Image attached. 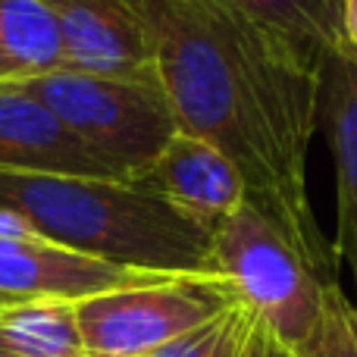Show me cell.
I'll return each mask as SVG.
<instances>
[{"label":"cell","mask_w":357,"mask_h":357,"mask_svg":"<svg viewBox=\"0 0 357 357\" xmlns=\"http://www.w3.org/2000/svg\"><path fill=\"white\" fill-rule=\"evenodd\" d=\"M142 19L178 132L220 148L304 264L339 285V254L310 204L323 66L229 0H126Z\"/></svg>","instance_id":"obj_1"},{"label":"cell","mask_w":357,"mask_h":357,"mask_svg":"<svg viewBox=\"0 0 357 357\" xmlns=\"http://www.w3.org/2000/svg\"><path fill=\"white\" fill-rule=\"evenodd\" d=\"M0 207L82 257L163 276H216L213 229L142 185L0 173Z\"/></svg>","instance_id":"obj_2"},{"label":"cell","mask_w":357,"mask_h":357,"mask_svg":"<svg viewBox=\"0 0 357 357\" xmlns=\"http://www.w3.org/2000/svg\"><path fill=\"white\" fill-rule=\"evenodd\" d=\"M16 85L35 94L116 182L138 185L178 135V119L157 75L104 79L47 73Z\"/></svg>","instance_id":"obj_3"},{"label":"cell","mask_w":357,"mask_h":357,"mask_svg":"<svg viewBox=\"0 0 357 357\" xmlns=\"http://www.w3.org/2000/svg\"><path fill=\"white\" fill-rule=\"evenodd\" d=\"M213 273L232 285L260 333L289 354L317 335L333 285L248 201L213 229Z\"/></svg>","instance_id":"obj_4"},{"label":"cell","mask_w":357,"mask_h":357,"mask_svg":"<svg viewBox=\"0 0 357 357\" xmlns=\"http://www.w3.org/2000/svg\"><path fill=\"white\" fill-rule=\"evenodd\" d=\"M241 304L220 276H173L75 301L85 357H151Z\"/></svg>","instance_id":"obj_5"},{"label":"cell","mask_w":357,"mask_h":357,"mask_svg":"<svg viewBox=\"0 0 357 357\" xmlns=\"http://www.w3.org/2000/svg\"><path fill=\"white\" fill-rule=\"evenodd\" d=\"M63 47L60 73L154 79L148 31L126 0H44Z\"/></svg>","instance_id":"obj_6"},{"label":"cell","mask_w":357,"mask_h":357,"mask_svg":"<svg viewBox=\"0 0 357 357\" xmlns=\"http://www.w3.org/2000/svg\"><path fill=\"white\" fill-rule=\"evenodd\" d=\"M160 279L173 276L126 270L104 260L82 257L44 238H0V298L3 301L60 298V301L75 304L100 291L148 285Z\"/></svg>","instance_id":"obj_7"},{"label":"cell","mask_w":357,"mask_h":357,"mask_svg":"<svg viewBox=\"0 0 357 357\" xmlns=\"http://www.w3.org/2000/svg\"><path fill=\"white\" fill-rule=\"evenodd\" d=\"M0 173L110 178L73 132L16 82L0 85Z\"/></svg>","instance_id":"obj_8"},{"label":"cell","mask_w":357,"mask_h":357,"mask_svg":"<svg viewBox=\"0 0 357 357\" xmlns=\"http://www.w3.org/2000/svg\"><path fill=\"white\" fill-rule=\"evenodd\" d=\"M138 185L210 229L245 204V178L235 163L210 142L185 132L167 144Z\"/></svg>","instance_id":"obj_9"},{"label":"cell","mask_w":357,"mask_h":357,"mask_svg":"<svg viewBox=\"0 0 357 357\" xmlns=\"http://www.w3.org/2000/svg\"><path fill=\"white\" fill-rule=\"evenodd\" d=\"M320 129L335 163L339 191V232L335 254L354 276L357 304V56L351 50L333 54L320 75Z\"/></svg>","instance_id":"obj_10"},{"label":"cell","mask_w":357,"mask_h":357,"mask_svg":"<svg viewBox=\"0 0 357 357\" xmlns=\"http://www.w3.org/2000/svg\"><path fill=\"white\" fill-rule=\"evenodd\" d=\"M60 69V35L44 0H0V85Z\"/></svg>","instance_id":"obj_11"},{"label":"cell","mask_w":357,"mask_h":357,"mask_svg":"<svg viewBox=\"0 0 357 357\" xmlns=\"http://www.w3.org/2000/svg\"><path fill=\"white\" fill-rule=\"evenodd\" d=\"M0 357H85L75 304L60 298L0 304Z\"/></svg>","instance_id":"obj_12"},{"label":"cell","mask_w":357,"mask_h":357,"mask_svg":"<svg viewBox=\"0 0 357 357\" xmlns=\"http://www.w3.org/2000/svg\"><path fill=\"white\" fill-rule=\"evenodd\" d=\"M229 3L285 38L317 66H323L326 56L351 50L345 38L342 0H229Z\"/></svg>","instance_id":"obj_13"},{"label":"cell","mask_w":357,"mask_h":357,"mask_svg":"<svg viewBox=\"0 0 357 357\" xmlns=\"http://www.w3.org/2000/svg\"><path fill=\"white\" fill-rule=\"evenodd\" d=\"M254 333H257V320L251 317V310L245 304H235L213 323L169 342L151 357H245Z\"/></svg>","instance_id":"obj_14"},{"label":"cell","mask_w":357,"mask_h":357,"mask_svg":"<svg viewBox=\"0 0 357 357\" xmlns=\"http://www.w3.org/2000/svg\"><path fill=\"white\" fill-rule=\"evenodd\" d=\"M295 357H357V304L342 285L329 289L320 329Z\"/></svg>","instance_id":"obj_15"},{"label":"cell","mask_w":357,"mask_h":357,"mask_svg":"<svg viewBox=\"0 0 357 357\" xmlns=\"http://www.w3.org/2000/svg\"><path fill=\"white\" fill-rule=\"evenodd\" d=\"M342 16H345V38L348 47L357 56V0H342Z\"/></svg>","instance_id":"obj_16"},{"label":"cell","mask_w":357,"mask_h":357,"mask_svg":"<svg viewBox=\"0 0 357 357\" xmlns=\"http://www.w3.org/2000/svg\"><path fill=\"white\" fill-rule=\"evenodd\" d=\"M257 342H260V357H295V354L285 351V348H279L273 339H266L264 333H260V339H257Z\"/></svg>","instance_id":"obj_17"},{"label":"cell","mask_w":357,"mask_h":357,"mask_svg":"<svg viewBox=\"0 0 357 357\" xmlns=\"http://www.w3.org/2000/svg\"><path fill=\"white\" fill-rule=\"evenodd\" d=\"M260 326H257V333H254V339H251V348L245 351V357H260Z\"/></svg>","instance_id":"obj_18"},{"label":"cell","mask_w":357,"mask_h":357,"mask_svg":"<svg viewBox=\"0 0 357 357\" xmlns=\"http://www.w3.org/2000/svg\"><path fill=\"white\" fill-rule=\"evenodd\" d=\"M0 304H6V301H3V298H0Z\"/></svg>","instance_id":"obj_19"}]
</instances>
